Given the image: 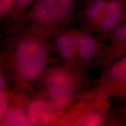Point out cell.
I'll return each mask as SVG.
<instances>
[{
	"label": "cell",
	"instance_id": "obj_13",
	"mask_svg": "<svg viewBox=\"0 0 126 126\" xmlns=\"http://www.w3.org/2000/svg\"><path fill=\"white\" fill-rule=\"evenodd\" d=\"M37 0H15V5L9 20H16L23 18L26 11Z\"/></svg>",
	"mask_w": 126,
	"mask_h": 126
},
{
	"label": "cell",
	"instance_id": "obj_8",
	"mask_svg": "<svg viewBox=\"0 0 126 126\" xmlns=\"http://www.w3.org/2000/svg\"><path fill=\"white\" fill-rule=\"evenodd\" d=\"M51 38L60 62L75 68L88 70L80 62L77 56L75 27L68 26L63 31L51 36Z\"/></svg>",
	"mask_w": 126,
	"mask_h": 126
},
{
	"label": "cell",
	"instance_id": "obj_16",
	"mask_svg": "<svg viewBox=\"0 0 126 126\" xmlns=\"http://www.w3.org/2000/svg\"><path fill=\"white\" fill-rule=\"evenodd\" d=\"M10 86L7 81V79L5 76L4 71H3L2 66H1V62H0V89Z\"/></svg>",
	"mask_w": 126,
	"mask_h": 126
},
{
	"label": "cell",
	"instance_id": "obj_17",
	"mask_svg": "<svg viewBox=\"0 0 126 126\" xmlns=\"http://www.w3.org/2000/svg\"><path fill=\"white\" fill-rule=\"evenodd\" d=\"M124 22H126V9H125V13H124V18H123V21H122V23H124ZM121 23V24H122Z\"/></svg>",
	"mask_w": 126,
	"mask_h": 126
},
{
	"label": "cell",
	"instance_id": "obj_15",
	"mask_svg": "<svg viewBox=\"0 0 126 126\" xmlns=\"http://www.w3.org/2000/svg\"><path fill=\"white\" fill-rule=\"evenodd\" d=\"M15 0H0V25L8 19L15 5Z\"/></svg>",
	"mask_w": 126,
	"mask_h": 126
},
{
	"label": "cell",
	"instance_id": "obj_2",
	"mask_svg": "<svg viewBox=\"0 0 126 126\" xmlns=\"http://www.w3.org/2000/svg\"><path fill=\"white\" fill-rule=\"evenodd\" d=\"M94 83L89 71L57 63L47 68L37 89L46 94L60 116L82 93Z\"/></svg>",
	"mask_w": 126,
	"mask_h": 126
},
{
	"label": "cell",
	"instance_id": "obj_7",
	"mask_svg": "<svg viewBox=\"0 0 126 126\" xmlns=\"http://www.w3.org/2000/svg\"><path fill=\"white\" fill-rule=\"evenodd\" d=\"M31 94L28 110L29 126H57L60 114L40 89Z\"/></svg>",
	"mask_w": 126,
	"mask_h": 126
},
{
	"label": "cell",
	"instance_id": "obj_12",
	"mask_svg": "<svg viewBox=\"0 0 126 126\" xmlns=\"http://www.w3.org/2000/svg\"><path fill=\"white\" fill-rule=\"evenodd\" d=\"M107 2L108 0H84L75 17L79 28L92 32L103 15Z\"/></svg>",
	"mask_w": 126,
	"mask_h": 126
},
{
	"label": "cell",
	"instance_id": "obj_5",
	"mask_svg": "<svg viewBox=\"0 0 126 126\" xmlns=\"http://www.w3.org/2000/svg\"><path fill=\"white\" fill-rule=\"evenodd\" d=\"M75 44L78 58L89 71L101 67L106 45L91 31L75 27Z\"/></svg>",
	"mask_w": 126,
	"mask_h": 126
},
{
	"label": "cell",
	"instance_id": "obj_14",
	"mask_svg": "<svg viewBox=\"0 0 126 126\" xmlns=\"http://www.w3.org/2000/svg\"><path fill=\"white\" fill-rule=\"evenodd\" d=\"M13 95V88L11 86L0 89V122L7 112Z\"/></svg>",
	"mask_w": 126,
	"mask_h": 126
},
{
	"label": "cell",
	"instance_id": "obj_3",
	"mask_svg": "<svg viewBox=\"0 0 126 126\" xmlns=\"http://www.w3.org/2000/svg\"><path fill=\"white\" fill-rule=\"evenodd\" d=\"M111 97L96 82L68 107L57 126H99L108 124Z\"/></svg>",
	"mask_w": 126,
	"mask_h": 126
},
{
	"label": "cell",
	"instance_id": "obj_11",
	"mask_svg": "<svg viewBox=\"0 0 126 126\" xmlns=\"http://www.w3.org/2000/svg\"><path fill=\"white\" fill-rule=\"evenodd\" d=\"M106 41L108 43L100 67L102 70L126 56V22L118 26Z\"/></svg>",
	"mask_w": 126,
	"mask_h": 126
},
{
	"label": "cell",
	"instance_id": "obj_9",
	"mask_svg": "<svg viewBox=\"0 0 126 126\" xmlns=\"http://www.w3.org/2000/svg\"><path fill=\"white\" fill-rule=\"evenodd\" d=\"M13 88L14 95L0 126H29L28 110L31 92L18 88Z\"/></svg>",
	"mask_w": 126,
	"mask_h": 126
},
{
	"label": "cell",
	"instance_id": "obj_10",
	"mask_svg": "<svg viewBox=\"0 0 126 126\" xmlns=\"http://www.w3.org/2000/svg\"><path fill=\"white\" fill-rule=\"evenodd\" d=\"M126 9V0H108L100 20L92 32L102 41L106 40L115 29L122 23Z\"/></svg>",
	"mask_w": 126,
	"mask_h": 126
},
{
	"label": "cell",
	"instance_id": "obj_4",
	"mask_svg": "<svg viewBox=\"0 0 126 126\" xmlns=\"http://www.w3.org/2000/svg\"><path fill=\"white\" fill-rule=\"evenodd\" d=\"M84 0H37L26 11L23 19L50 36L70 26Z\"/></svg>",
	"mask_w": 126,
	"mask_h": 126
},
{
	"label": "cell",
	"instance_id": "obj_1",
	"mask_svg": "<svg viewBox=\"0 0 126 126\" xmlns=\"http://www.w3.org/2000/svg\"><path fill=\"white\" fill-rule=\"evenodd\" d=\"M0 31V62L9 85L32 92L48 66L59 62L51 36L22 18Z\"/></svg>",
	"mask_w": 126,
	"mask_h": 126
},
{
	"label": "cell",
	"instance_id": "obj_6",
	"mask_svg": "<svg viewBox=\"0 0 126 126\" xmlns=\"http://www.w3.org/2000/svg\"><path fill=\"white\" fill-rule=\"evenodd\" d=\"M96 82L111 97L126 100V56L102 70Z\"/></svg>",
	"mask_w": 126,
	"mask_h": 126
}]
</instances>
